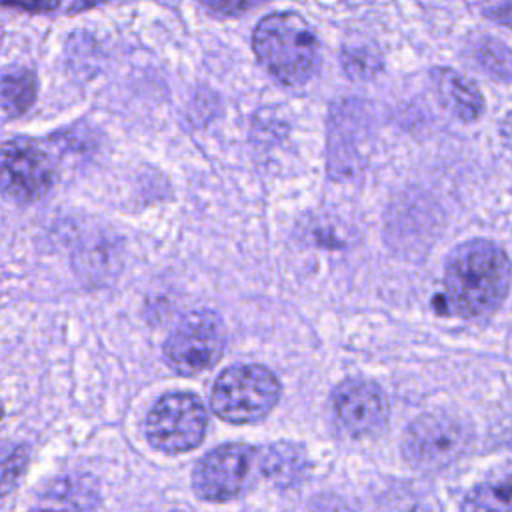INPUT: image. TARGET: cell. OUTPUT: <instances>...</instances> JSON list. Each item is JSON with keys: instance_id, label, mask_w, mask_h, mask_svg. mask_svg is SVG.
<instances>
[{"instance_id": "obj_1", "label": "cell", "mask_w": 512, "mask_h": 512, "mask_svg": "<svg viewBox=\"0 0 512 512\" xmlns=\"http://www.w3.org/2000/svg\"><path fill=\"white\" fill-rule=\"evenodd\" d=\"M512 264L506 252L484 238L458 244L444 266V290L454 314L478 318L490 314L508 294Z\"/></svg>"}, {"instance_id": "obj_2", "label": "cell", "mask_w": 512, "mask_h": 512, "mask_svg": "<svg viewBox=\"0 0 512 512\" xmlns=\"http://www.w3.org/2000/svg\"><path fill=\"white\" fill-rule=\"evenodd\" d=\"M258 60L286 84L306 82L318 66V40L312 26L292 10L264 16L252 34Z\"/></svg>"}, {"instance_id": "obj_3", "label": "cell", "mask_w": 512, "mask_h": 512, "mask_svg": "<svg viewBox=\"0 0 512 512\" xmlns=\"http://www.w3.org/2000/svg\"><path fill=\"white\" fill-rule=\"evenodd\" d=\"M278 398L280 384L268 368L236 364L216 378L210 404L218 418L232 424H250L262 420L276 406Z\"/></svg>"}, {"instance_id": "obj_4", "label": "cell", "mask_w": 512, "mask_h": 512, "mask_svg": "<svg viewBox=\"0 0 512 512\" xmlns=\"http://www.w3.org/2000/svg\"><path fill=\"white\" fill-rule=\"evenodd\" d=\"M472 444V428L444 410L420 414L404 432V458L418 470L436 472L454 464Z\"/></svg>"}, {"instance_id": "obj_5", "label": "cell", "mask_w": 512, "mask_h": 512, "mask_svg": "<svg viewBox=\"0 0 512 512\" xmlns=\"http://www.w3.org/2000/svg\"><path fill=\"white\" fill-rule=\"evenodd\" d=\"M258 472H264V460L256 448L240 442L216 446L192 472V488L206 502H228L248 490Z\"/></svg>"}, {"instance_id": "obj_6", "label": "cell", "mask_w": 512, "mask_h": 512, "mask_svg": "<svg viewBox=\"0 0 512 512\" xmlns=\"http://www.w3.org/2000/svg\"><path fill=\"white\" fill-rule=\"evenodd\" d=\"M208 414L202 400L192 392H168L146 416V438L164 454L194 450L206 434Z\"/></svg>"}, {"instance_id": "obj_7", "label": "cell", "mask_w": 512, "mask_h": 512, "mask_svg": "<svg viewBox=\"0 0 512 512\" xmlns=\"http://www.w3.org/2000/svg\"><path fill=\"white\" fill-rule=\"evenodd\" d=\"M226 344L222 318L212 310H196L184 316L164 342V360L182 374L194 376L212 368Z\"/></svg>"}, {"instance_id": "obj_8", "label": "cell", "mask_w": 512, "mask_h": 512, "mask_svg": "<svg viewBox=\"0 0 512 512\" xmlns=\"http://www.w3.org/2000/svg\"><path fill=\"white\" fill-rule=\"evenodd\" d=\"M54 184L50 156L32 140L16 138L0 146V194L18 204L46 196Z\"/></svg>"}, {"instance_id": "obj_9", "label": "cell", "mask_w": 512, "mask_h": 512, "mask_svg": "<svg viewBox=\"0 0 512 512\" xmlns=\"http://www.w3.org/2000/svg\"><path fill=\"white\" fill-rule=\"evenodd\" d=\"M338 424L350 436L362 438L378 432L388 418V402L380 386L364 378H348L332 392Z\"/></svg>"}, {"instance_id": "obj_10", "label": "cell", "mask_w": 512, "mask_h": 512, "mask_svg": "<svg viewBox=\"0 0 512 512\" xmlns=\"http://www.w3.org/2000/svg\"><path fill=\"white\" fill-rule=\"evenodd\" d=\"M432 84L440 102L460 120H476L484 112V98L478 86L462 72L440 66L432 70Z\"/></svg>"}, {"instance_id": "obj_11", "label": "cell", "mask_w": 512, "mask_h": 512, "mask_svg": "<svg viewBox=\"0 0 512 512\" xmlns=\"http://www.w3.org/2000/svg\"><path fill=\"white\" fill-rule=\"evenodd\" d=\"M94 502L92 488L80 478L64 476L46 486L28 512H92Z\"/></svg>"}, {"instance_id": "obj_12", "label": "cell", "mask_w": 512, "mask_h": 512, "mask_svg": "<svg viewBox=\"0 0 512 512\" xmlns=\"http://www.w3.org/2000/svg\"><path fill=\"white\" fill-rule=\"evenodd\" d=\"M38 78L28 66L14 64L0 74V106L8 116L28 112L36 100Z\"/></svg>"}, {"instance_id": "obj_13", "label": "cell", "mask_w": 512, "mask_h": 512, "mask_svg": "<svg viewBox=\"0 0 512 512\" xmlns=\"http://www.w3.org/2000/svg\"><path fill=\"white\" fill-rule=\"evenodd\" d=\"M462 512H512V474L476 484L462 500Z\"/></svg>"}, {"instance_id": "obj_14", "label": "cell", "mask_w": 512, "mask_h": 512, "mask_svg": "<svg viewBox=\"0 0 512 512\" xmlns=\"http://www.w3.org/2000/svg\"><path fill=\"white\" fill-rule=\"evenodd\" d=\"M472 56L478 66L498 82L512 80V50L498 38L480 34L472 40Z\"/></svg>"}, {"instance_id": "obj_15", "label": "cell", "mask_w": 512, "mask_h": 512, "mask_svg": "<svg viewBox=\"0 0 512 512\" xmlns=\"http://www.w3.org/2000/svg\"><path fill=\"white\" fill-rule=\"evenodd\" d=\"M30 450L24 444H0V500L10 494L26 472Z\"/></svg>"}, {"instance_id": "obj_16", "label": "cell", "mask_w": 512, "mask_h": 512, "mask_svg": "<svg viewBox=\"0 0 512 512\" xmlns=\"http://www.w3.org/2000/svg\"><path fill=\"white\" fill-rule=\"evenodd\" d=\"M262 460H264V472H268L278 480L282 476L296 478V474L302 470V454L294 446H286V444L272 446L268 454L262 456Z\"/></svg>"}, {"instance_id": "obj_17", "label": "cell", "mask_w": 512, "mask_h": 512, "mask_svg": "<svg viewBox=\"0 0 512 512\" xmlns=\"http://www.w3.org/2000/svg\"><path fill=\"white\" fill-rule=\"evenodd\" d=\"M342 62L352 76H372L378 70V60L366 48H346Z\"/></svg>"}, {"instance_id": "obj_18", "label": "cell", "mask_w": 512, "mask_h": 512, "mask_svg": "<svg viewBox=\"0 0 512 512\" xmlns=\"http://www.w3.org/2000/svg\"><path fill=\"white\" fill-rule=\"evenodd\" d=\"M486 14H488L492 20H496V22H500V24L512 28V2H510V4H494V6H488V8H486Z\"/></svg>"}, {"instance_id": "obj_19", "label": "cell", "mask_w": 512, "mask_h": 512, "mask_svg": "<svg viewBox=\"0 0 512 512\" xmlns=\"http://www.w3.org/2000/svg\"><path fill=\"white\" fill-rule=\"evenodd\" d=\"M206 8L214 10V12H222V14H236V12H242L250 6V2H236V0H218V2H204Z\"/></svg>"}, {"instance_id": "obj_20", "label": "cell", "mask_w": 512, "mask_h": 512, "mask_svg": "<svg viewBox=\"0 0 512 512\" xmlns=\"http://www.w3.org/2000/svg\"><path fill=\"white\" fill-rule=\"evenodd\" d=\"M2 416H4V408H2V404H0V422H2Z\"/></svg>"}]
</instances>
